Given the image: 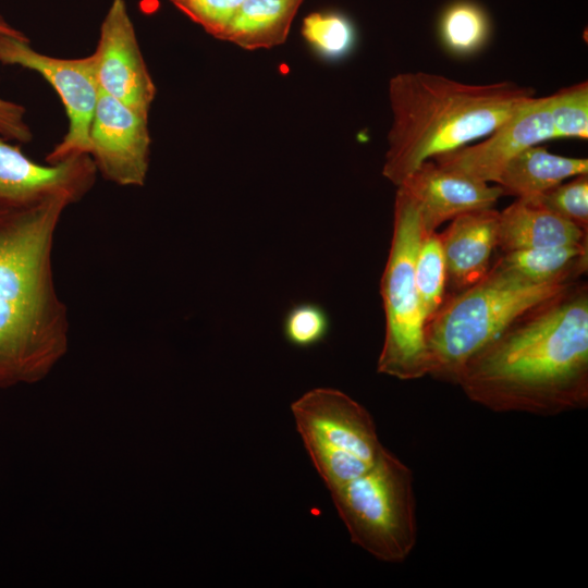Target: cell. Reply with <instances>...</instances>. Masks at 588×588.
Segmentation results:
<instances>
[{
    "mask_svg": "<svg viewBox=\"0 0 588 588\" xmlns=\"http://www.w3.org/2000/svg\"><path fill=\"white\" fill-rule=\"evenodd\" d=\"M456 385L497 413L588 406V285L576 281L515 318L464 365Z\"/></svg>",
    "mask_w": 588,
    "mask_h": 588,
    "instance_id": "cell-1",
    "label": "cell"
},
{
    "mask_svg": "<svg viewBox=\"0 0 588 588\" xmlns=\"http://www.w3.org/2000/svg\"><path fill=\"white\" fill-rule=\"evenodd\" d=\"M64 195L0 199V388L42 379L68 347V315L52 275Z\"/></svg>",
    "mask_w": 588,
    "mask_h": 588,
    "instance_id": "cell-2",
    "label": "cell"
},
{
    "mask_svg": "<svg viewBox=\"0 0 588 588\" xmlns=\"http://www.w3.org/2000/svg\"><path fill=\"white\" fill-rule=\"evenodd\" d=\"M513 82L466 84L407 72L389 85L392 124L382 174L399 186L422 162L489 135L532 99Z\"/></svg>",
    "mask_w": 588,
    "mask_h": 588,
    "instance_id": "cell-3",
    "label": "cell"
},
{
    "mask_svg": "<svg viewBox=\"0 0 588 588\" xmlns=\"http://www.w3.org/2000/svg\"><path fill=\"white\" fill-rule=\"evenodd\" d=\"M568 284L529 281L495 259L479 281L462 291L446 293L439 309L426 322L428 375L456 384L474 354L519 315Z\"/></svg>",
    "mask_w": 588,
    "mask_h": 588,
    "instance_id": "cell-4",
    "label": "cell"
},
{
    "mask_svg": "<svg viewBox=\"0 0 588 588\" xmlns=\"http://www.w3.org/2000/svg\"><path fill=\"white\" fill-rule=\"evenodd\" d=\"M330 493L353 543L383 562L409 556L418 536L414 477L393 453L384 449L370 468Z\"/></svg>",
    "mask_w": 588,
    "mask_h": 588,
    "instance_id": "cell-5",
    "label": "cell"
},
{
    "mask_svg": "<svg viewBox=\"0 0 588 588\" xmlns=\"http://www.w3.org/2000/svg\"><path fill=\"white\" fill-rule=\"evenodd\" d=\"M424 232L417 204L397 187L392 238L380 282L385 333L377 371L400 380L428 375L425 318L415 281V259Z\"/></svg>",
    "mask_w": 588,
    "mask_h": 588,
    "instance_id": "cell-6",
    "label": "cell"
},
{
    "mask_svg": "<svg viewBox=\"0 0 588 588\" xmlns=\"http://www.w3.org/2000/svg\"><path fill=\"white\" fill-rule=\"evenodd\" d=\"M291 412L329 491L365 473L385 449L369 412L340 390L313 389L292 403Z\"/></svg>",
    "mask_w": 588,
    "mask_h": 588,
    "instance_id": "cell-7",
    "label": "cell"
},
{
    "mask_svg": "<svg viewBox=\"0 0 588 588\" xmlns=\"http://www.w3.org/2000/svg\"><path fill=\"white\" fill-rule=\"evenodd\" d=\"M0 62L39 73L58 93L69 119L62 140L46 157L50 164L89 156V131L100 89L95 57L53 58L34 50L28 39L0 33Z\"/></svg>",
    "mask_w": 588,
    "mask_h": 588,
    "instance_id": "cell-8",
    "label": "cell"
},
{
    "mask_svg": "<svg viewBox=\"0 0 588 588\" xmlns=\"http://www.w3.org/2000/svg\"><path fill=\"white\" fill-rule=\"evenodd\" d=\"M147 118L100 91L89 131V157L107 180L142 186L147 176L150 137Z\"/></svg>",
    "mask_w": 588,
    "mask_h": 588,
    "instance_id": "cell-9",
    "label": "cell"
},
{
    "mask_svg": "<svg viewBox=\"0 0 588 588\" xmlns=\"http://www.w3.org/2000/svg\"><path fill=\"white\" fill-rule=\"evenodd\" d=\"M93 54L100 91L148 117L156 87L124 0L112 1Z\"/></svg>",
    "mask_w": 588,
    "mask_h": 588,
    "instance_id": "cell-10",
    "label": "cell"
},
{
    "mask_svg": "<svg viewBox=\"0 0 588 588\" xmlns=\"http://www.w3.org/2000/svg\"><path fill=\"white\" fill-rule=\"evenodd\" d=\"M550 96L532 98L479 144L434 157L443 169L485 183L497 182L506 163L524 149L554 138Z\"/></svg>",
    "mask_w": 588,
    "mask_h": 588,
    "instance_id": "cell-11",
    "label": "cell"
},
{
    "mask_svg": "<svg viewBox=\"0 0 588 588\" xmlns=\"http://www.w3.org/2000/svg\"><path fill=\"white\" fill-rule=\"evenodd\" d=\"M96 172L89 156L39 164L0 136V199L29 200L64 195L76 203L93 187Z\"/></svg>",
    "mask_w": 588,
    "mask_h": 588,
    "instance_id": "cell-12",
    "label": "cell"
},
{
    "mask_svg": "<svg viewBox=\"0 0 588 588\" xmlns=\"http://www.w3.org/2000/svg\"><path fill=\"white\" fill-rule=\"evenodd\" d=\"M397 187L417 204L425 232L437 231L448 220L478 209L493 208L502 188L438 166L422 162Z\"/></svg>",
    "mask_w": 588,
    "mask_h": 588,
    "instance_id": "cell-13",
    "label": "cell"
},
{
    "mask_svg": "<svg viewBox=\"0 0 588 588\" xmlns=\"http://www.w3.org/2000/svg\"><path fill=\"white\" fill-rule=\"evenodd\" d=\"M499 211L485 208L462 213L440 233L446 267V287L462 291L479 281L498 247Z\"/></svg>",
    "mask_w": 588,
    "mask_h": 588,
    "instance_id": "cell-14",
    "label": "cell"
},
{
    "mask_svg": "<svg viewBox=\"0 0 588 588\" xmlns=\"http://www.w3.org/2000/svg\"><path fill=\"white\" fill-rule=\"evenodd\" d=\"M585 242L588 232L531 198H517L499 211L498 247L502 253Z\"/></svg>",
    "mask_w": 588,
    "mask_h": 588,
    "instance_id": "cell-15",
    "label": "cell"
},
{
    "mask_svg": "<svg viewBox=\"0 0 588 588\" xmlns=\"http://www.w3.org/2000/svg\"><path fill=\"white\" fill-rule=\"evenodd\" d=\"M587 173V159L554 155L544 147L534 145L513 157L495 183L502 188L503 195L526 198L539 195L569 177Z\"/></svg>",
    "mask_w": 588,
    "mask_h": 588,
    "instance_id": "cell-16",
    "label": "cell"
},
{
    "mask_svg": "<svg viewBox=\"0 0 588 588\" xmlns=\"http://www.w3.org/2000/svg\"><path fill=\"white\" fill-rule=\"evenodd\" d=\"M302 0H245L220 39L243 48H269L286 38Z\"/></svg>",
    "mask_w": 588,
    "mask_h": 588,
    "instance_id": "cell-17",
    "label": "cell"
},
{
    "mask_svg": "<svg viewBox=\"0 0 588 588\" xmlns=\"http://www.w3.org/2000/svg\"><path fill=\"white\" fill-rule=\"evenodd\" d=\"M503 267L537 283L576 282L588 269V242L502 253Z\"/></svg>",
    "mask_w": 588,
    "mask_h": 588,
    "instance_id": "cell-18",
    "label": "cell"
},
{
    "mask_svg": "<svg viewBox=\"0 0 588 588\" xmlns=\"http://www.w3.org/2000/svg\"><path fill=\"white\" fill-rule=\"evenodd\" d=\"M415 281L426 324L446 295V267L437 231L422 234L415 259Z\"/></svg>",
    "mask_w": 588,
    "mask_h": 588,
    "instance_id": "cell-19",
    "label": "cell"
},
{
    "mask_svg": "<svg viewBox=\"0 0 588 588\" xmlns=\"http://www.w3.org/2000/svg\"><path fill=\"white\" fill-rule=\"evenodd\" d=\"M302 34L321 57L339 59L348 53L355 41L352 23L342 14L315 12L303 22Z\"/></svg>",
    "mask_w": 588,
    "mask_h": 588,
    "instance_id": "cell-20",
    "label": "cell"
},
{
    "mask_svg": "<svg viewBox=\"0 0 588 588\" xmlns=\"http://www.w3.org/2000/svg\"><path fill=\"white\" fill-rule=\"evenodd\" d=\"M550 118L554 138L588 137V84L581 82L550 96Z\"/></svg>",
    "mask_w": 588,
    "mask_h": 588,
    "instance_id": "cell-21",
    "label": "cell"
},
{
    "mask_svg": "<svg viewBox=\"0 0 588 588\" xmlns=\"http://www.w3.org/2000/svg\"><path fill=\"white\" fill-rule=\"evenodd\" d=\"M488 33L482 11L470 3L452 5L443 15L441 35L444 44L457 53H469L481 46Z\"/></svg>",
    "mask_w": 588,
    "mask_h": 588,
    "instance_id": "cell-22",
    "label": "cell"
},
{
    "mask_svg": "<svg viewBox=\"0 0 588 588\" xmlns=\"http://www.w3.org/2000/svg\"><path fill=\"white\" fill-rule=\"evenodd\" d=\"M526 198L588 232V173Z\"/></svg>",
    "mask_w": 588,
    "mask_h": 588,
    "instance_id": "cell-23",
    "label": "cell"
},
{
    "mask_svg": "<svg viewBox=\"0 0 588 588\" xmlns=\"http://www.w3.org/2000/svg\"><path fill=\"white\" fill-rule=\"evenodd\" d=\"M282 331L291 345L308 348L327 338L330 331V317L321 305L302 302L286 311Z\"/></svg>",
    "mask_w": 588,
    "mask_h": 588,
    "instance_id": "cell-24",
    "label": "cell"
},
{
    "mask_svg": "<svg viewBox=\"0 0 588 588\" xmlns=\"http://www.w3.org/2000/svg\"><path fill=\"white\" fill-rule=\"evenodd\" d=\"M182 12L220 38L245 0H171Z\"/></svg>",
    "mask_w": 588,
    "mask_h": 588,
    "instance_id": "cell-25",
    "label": "cell"
},
{
    "mask_svg": "<svg viewBox=\"0 0 588 588\" xmlns=\"http://www.w3.org/2000/svg\"><path fill=\"white\" fill-rule=\"evenodd\" d=\"M0 33L24 37L22 32L10 26L2 16H0ZM0 136L21 144L28 143L33 138V133L25 121V108L2 98H0Z\"/></svg>",
    "mask_w": 588,
    "mask_h": 588,
    "instance_id": "cell-26",
    "label": "cell"
}]
</instances>
